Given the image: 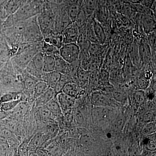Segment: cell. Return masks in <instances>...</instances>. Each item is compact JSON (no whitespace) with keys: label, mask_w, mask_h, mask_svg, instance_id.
Listing matches in <instances>:
<instances>
[{"label":"cell","mask_w":156,"mask_h":156,"mask_svg":"<svg viewBox=\"0 0 156 156\" xmlns=\"http://www.w3.org/2000/svg\"><path fill=\"white\" fill-rule=\"evenodd\" d=\"M34 44L37 43H31L30 45L29 43V46L27 45L11 58L12 65L18 70L24 71L34 56L38 52H41Z\"/></svg>","instance_id":"cell-1"},{"label":"cell","mask_w":156,"mask_h":156,"mask_svg":"<svg viewBox=\"0 0 156 156\" xmlns=\"http://www.w3.org/2000/svg\"><path fill=\"white\" fill-rule=\"evenodd\" d=\"M37 17L35 16L26 20L23 41L26 43H38L44 39Z\"/></svg>","instance_id":"cell-2"},{"label":"cell","mask_w":156,"mask_h":156,"mask_svg":"<svg viewBox=\"0 0 156 156\" xmlns=\"http://www.w3.org/2000/svg\"><path fill=\"white\" fill-rule=\"evenodd\" d=\"M60 56L70 64L76 62L81 53L80 48L77 43L64 44L58 49Z\"/></svg>","instance_id":"cell-3"},{"label":"cell","mask_w":156,"mask_h":156,"mask_svg":"<svg viewBox=\"0 0 156 156\" xmlns=\"http://www.w3.org/2000/svg\"><path fill=\"white\" fill-rule=\"evenodd\" d=\"M44 53L42 52L37 53L25 69L29 74L41 80L43 74V68L44 63Z\"/></svg>","instance_id":"cell-4"},{"label":"cell","mask_w":156,"mask_h":156,"mask_svg":"<svg viewBox=\"0 0 156 156\" xmlns=\"http://www.w3.org/2000/svg\"><path fill=\"white\" fill-rule=\"evenodd\" d=\"M63 44L77 42L80 34V29L75 22L66 27L61 32Z\"/></svg>","instance_id":"cell-5"},{"label":"cell","mask_w":156,"mask_h":156,"mask_svg":"<svg viewBox=\"0 0 156 156\" xmlns=\"http://www.w3.org/2000/svg\"><path fill=\"white\" fill-rule=\"evenodd\" d=\"M91 101L94 107L114 108L116 104L108 96L103 92H95L92 94Z\"/></svg>","instance_id":"cell-6"},{"label":"cell","mask_w":156,"mask_h":156,"mask_svg":"<svg viewBox=\"0 0 156 156\" xmlns=\"http://www.w3.org/2000/svg\"><path fill=\"white\" fill-rule=\"evenodd\" d=\"M56 96L63 114L69 112L74 106L76 99L75 98L66 95L62 92L57 93Z\"/></svg>","instance_id":"cell-7"},{"label":"cell","mask_w":156,"mask_h":156,"mask_svg":"<svg viewBox=\"0 0 156 156\" xmlns=\"http://www.w3.org/2000/svg\"><path fill=\"white\" fill-rule=\"evenodd\" d=\"M56 59L55 70L57 72L62 75H67L72 69L71 64L64 60L59 54V52L54 54Z\"/></svg>","instance_id":"cell-8"},{"label":"cell","mask_w":156,"mask_h":156,"mask_svg":"<svg viewBox=\"0 0 156 156\" xmlns=\"http://www.w3.org/2000/svg\"><path fill=\"white\" fill-rule=\"evenodd\" d=\"M104 107H95L92 111V116L95 122H101L102 120L108 119L111 114L112 108Z\"/></svg>","instance_id":"cell-9"},{"label":"cell","mask_w":156,"mask_h":156,"mask_svg":"<svg viewBox=\"0 0 156 156\" xmlns=\"http://www.w3.org/2000/svg\"><path fill=\"white\" fill-rule=\"evenodd\" d=\"M61 74L56 71L49 73H43L41 80L46 82L50 88L55 89L56 85L60 80Z\"/></svg>","instance_id":"cell-10"},{"label":"cell","mask_w":156,"mask_h":156,"mask_svg":"<svg viewBox=\"0 0 156 156\" xmlns=\"http://www.w3.org/2000/svg\"><path fill=\"white\" fill-rule=\"evenodd\" d=\"M25 73H25L23 74V76H21L23 87L25 92H27V94H29V95H31L32 97L34 87L39 80L29 74L26 71Z\"/></svg>","instance_id":"cell-11"},{"label":"cell","mask_w":156,"mask_h":156,"mask_svg":"<svg viewBox=\"0 0 156 156\" xmlns=\"http://www.w3.org/2000/svg\"><path fill=\"white\" fill-rule=\"evenodd\" d=\"M56 95L55 91L52 88H49L41 95L36 99L35 108L46 105L47 103Z\"/></svg>","instance_id":"cell-12"},{"label":"cell","mask_w":156,"mask_h":156,"mask_svg":"<svg viewBox=\"0 0 156 156\" xmlns=\"http://www.w3.org/2000/svg\"><path fill=\"white\" fill-rule=\"evenodd\" d=\"M92 26L98 42L99 44H104L106 40V35L102 26L95 19L93 20Z\"/></svg>","instance_id":"cell-13"},{"label":"cell","mask_w":156,"mask_h":156,"mask_svg":"<svg viewBox=\"0 0 156 156\" xmlns=\"http://www.w3.org/2000/svg\"><path fill=\"white\" fill-rule=\"evenodd\" d=\"M142 26L145 33L148 34L155 31L156 21L153 17L147 14H144L142 18Z\"/></svg>","instance_id":"cell-14"},{"label":"cell","mask_w":156,"mask_h":156,"mask_svg":"<svg viewBox=\"0 0 156 156\" xmlns=\"http://www.w3.org/2000/svg\"><path fill=\"white\" fill-rule=\"evenodd\" d=\"M56 59L53 54L44 53V63L43 71L44 73H49L55 70Z\"/></svg>","instance_id":"cell-15"},{"label":"cell","mask_w":156,"mask_h":156,"mask_svg":"<svg viewBox=\"0 0 156 156\" xmlns=\"http://www.w3.org/2000/svg\"><path fill=\"white\" fill-rule=\"evenodd\" d=\"M24 95V94L20 91H10L5 92L0 97V102L18 100L24 101L23 99Z\"/></svg>","instance_id":"cell-16"},{"label":"cell","mask_w":156,"mask_h":156,"mask_svg":"<svg viewBox=\"0 0 156 156\" xmlns=\"http://www.w3.org/2000/svg\"><path fill=\"white\" fill-rule=\"evenodd\" d=\"M46 106L50 111L52 117L57 118L63 114L56 98V95L46 104Z\"/></svg>","instance_id":"cell-17"},{"label":"cell","mask_w":156,"mask_h":156,"mask_svg":"<svg viewBox=\"0 0 156 156\" xmlns=\"http://www.w3.org/2000/svg\"><path fill=\"white\" fill-rule=\"evenodd\" d=\"M10 49L9 44L3 36H0V62H5L8 61L10 55Z\"/></svg>","instance_id":"cell-18"},{"label":"cell","mask_w":156,"mask_h":156,"mask_svg":"<svg viewBox=\"0 0 156 156\" xmlns=\"http://www.w3.org/2000/svg\"><path fill=\"white\" fill-rule=\"evenodd\" d=\"M62 92L76 98L80 94V88L76 83L69 82L65 85Z\"/></svg>","instance_id":"cell-19"},{"label":"cell","mask_w":156,"mask_h":156,"mask_svg":"<svg viewBox=\"0 0 156 156\" xmlns=\"http://www.w3.org/2000/svg\"><path fill=\"white\" fill-rule=\"evenodd\" d=\"M49 88L48 84L42 80H38L36 84L34 87L33 91L31 98L32 100H35L36 99L41 95Z\"/></svg>","instance_id":"cell-20"},{"label":"cell","mask_w":156,"mask_h":156,"mask_svg":"<svg viewBox=\"0 0 156 156\" xmlns=\"http://www.w3.org/2000/svg\"><path fill=\"white\" fill-rule=\"evenodd\" d=\"M28 109V105L25 101L20 102L15 107V108L11 111V115L16 117H21L25 115Z\"/></svg>","instance_id":"cell-21"},{"label":"cell","mask_w":156,"mask_h":156,"mask_svg":"<svg viewBox=\"0 0 156 156\" xmlns=\"http://www.w3.org/2000/svg\"><path fill=\"white\" fill-rule=\"evenodd\" d=\"M21 2V0H9L6 7V14L8 15L14 14L22 6Z\"/></svg>","instance_id":"cell-22"},{"label":"cell","mask_w":156,"mask_h":156,"mask_svg":"<svg viewBox=\"0 0 156 156\" xmlns=\"http://www.w3.org/2000/svg\"><path fill=\"white\" fill-rule=\"evenodd\" d=\"M37 109V117L42 121H49L53 118L52 115L48 110L46 105L36 108Z\"/></svg>","instance_id":"cell-23"},{"label":"cell","mask_w":156,"mask_h":156,"mask_svg":"<svg viewBox=\"0 0 156 156\" xmlns=\"http://www.w3.org/2000/svg\"><path fill=\"white\" fill-rule=\"evenodd\" d=\"M80 10L79 5L76 3H74L69 7L67 14L72 22H75Z\"/></svg>","instance_id":"cell-24"},{"label":"cell","mask_w":156,"mask_h":156,"mask_svg":"<svg viewBox=\"0 0 156 156\" xmlns=\"http://www.w3.org/2000/svg\"><path fill=\"white\" fill-rule=\"evenodd\" d=\"M102 46V44L90 42L88 50V53L92 56L98 55L103 51V48Z\"/></svg>","instance_id":"cell-25"},{"label":"cell","mask_w":156,"mask_h":156,"mask_svg":"<svg viewBox=\"0 0 156 156\" xmlns=\"http://www.w3.org/2000/svg\"><path fill=\"white\" fill-rule=\"evenodd\" d=\"M45 136L43 133H38L33 137L30 143V146L32 148H36L41 145L44 140V137Z\"/></svg>","instance_id":"cell-26"},{"label":"cell","mask_w":156,"mask_h":156,"mask_svg":"<svg viewBox=\"0 0 156 156\" xmlns=\"http://www.w3.org/2000/svg\"><path fill=\"white\" fill-rule=\"evenodd\" d=\"M9 147L8 143L0 138V156L8 155Z\"/></svg>","instance_id":"cell-27"},{"label":"cell","mask_w":156,"mask_h":156,"mask_svg":"<svg viewBox=\"0 0 156 156\" xmlns=\"http://www.w3.org/2000/svg\"><path fill=\"white\" fill-rule=\"evenodd\" d=\"M144 134H154L156 131V124L154 122L147 123V124L142 130Z\"/></svg>","instance_id":"cell-28"},{"label":"cell","mask_w":156,"mask_h":156,"mask_svg":"<svg viewBox=\"0 0 156 156\" xmlns=\"http://www.w3.org/2000/svg\"><path fill=\"white\" fill-rule=\"evenodd\" d=\"M47 136H53L56 135L58 131V126L55 123H50L47 126Z\"/></svg>","instance_id":"cell-29"},{"label":"cell","mask_w":156,"mask_h":156,"mask_svg":"<svg viewBox=\"0 0 156 156\" xmlns=\"http://www.w3.org/2000/svg\"><path fill=\"white\" fill-rule=\"evenodd\" d=\"M155 118V111L150 110L146 112L143 117V120L147 123L154 122V119Z\"/></svg>","instance_id":"cell-30"},{"label":"cell","mask_w":156,"mask_h":156,"mask_svg":"<svg viewBox=\"0 0 156 156\" xmlns=\"http://www.w3.org/2000/svg\"><path fill=\"white\" fill-rule=\"evenodd\" d=\"M114 97L116 101L120 103H125L127 100V95L123 92L116 91L114 93Z\"/></svg>","instance_id":"cell-31"},{"label":"cell","mask_w":156,"mask_h":156,"mask_svg":"<svg viewBox=\"0 0 156 156\" xmlns=\"http://www.w3.org/2000/svg\"><path fill=\"white\" fill-rule=\"evenodd\" d=\"M78 76L81 82L86 83L89 80V74L83 69H80L78 70Z\"/></svg>","instance_id":"cell-32"},{"label":"cell","mask_w":156,"mask_h":156,"mask_svg":"<svg viewBox=\"0 0 156 156\" xmlns=\"http://www.w3.org/2000/svg\"><path fill=\"white\" fill-rule=\"evenodd\" d=\"M134 100L136 103L141 105L144 103L145 100V96L143 92L141 91H137L134 94Z\"/></svg>","instance_id":"cell-33"},{"label":"cell","mask_w":156,"mask_h":156,"mask_svg":"<svg viewBox=\"0 0 156 156\" xmlns=\"http://www.w3.org/2000/svg\"><path fill=\"white\" fill-rule=\"evenodd\" d=\"M148 150L154 151L156 150V140L154 138H149L146 143Z\"/></svg>","instance_id":"cell-34"},{"label":"cell","mask_w":156,"mask_h":156,"mask_svg":"<svg viewBox=\"0 0 156 156\" xmlns=\"http://www.w3.org/2000/svg\"><path fill=\"white\" fill-rule=\"evenodd\" d=\"M97 2L98 0H87V9L90 13H92V11L96 9Z\"/></svg>","instance_id":"cell-35"},{"label":"cell","mask_w":156,"mask_h":156,"mask_svg":"<svg viewBox=\"0 0 156 156\" xmlns=\"http://www.w3.org/2000/svg\"><path fill=\"white\" fill-rule=\"evenodd\" d=\"M155 2L156 0H142L141 5L150 9L153 4Z\"/></svg>","instance_id":"cell-36"},{"label":"cell","mask_w":156,"mask_h":156,"mask_svg":"<svg viewBox=\"0 0 156 156\" xmlns=\"http://www.w3.org/2000/svg\"><path fill=\"white\" fill-rule=\"evenodd\" d=\"M132 4H141L142 0H128Z\"/></svg>","instance_id":"cell-37"},{"label":"cell","mask_w":156,"mask_h":156,"mask_svg":"<svg viewBox=\"0 0 156 156\" xmlns=\"http://www.w3.org/2000/svg\"><path fill=\"white\" fill-rule=\"evenodd\" d=\"M98 1H99L101 4V5H103V4L106 2L107 0H98Z\"/></svg>","instance_id":"cell-38"},{"label":"cell","mask_w":156,"mask_h":156,"mask_svg":"<svg viewBox=\"0 0 156 156\" xmlns=\"http://www.w3.org/2000/svg\"><path fill=\"white\" fill-rule=\"evenodd\" d=\"M6 1H7V0H0V7Z\"/></svg>","instance_id":"cell-39"},{"label":"cell","mask_w":156,"mask_h":156,"mask_svg":"<svg viewBox=\"0 0 156 156\" xmlns=\"http://www.w3.org/2000/svg\"><path fill=\"white\" fill-rule=\"evenodd\" d=\"M3 129H2V128H1V127H0V133H1V131H2V130Z\"/></svg>","instance_id":"cell-40"}]
</instances>
